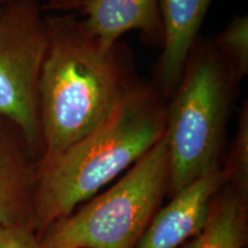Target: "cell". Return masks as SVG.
Instances as JSON below:
<instances>
[{"label": "cell", "mask_w": 248, "mask_h": 248, "mask_svg": "<svg viewBox=\"0 0 248 248\" xmlns=\"http://www.w3.org/2000/svg\"><path fill=\"white\" fill-rule=\"evenodd\" d=\"M47 46L38 82L42 157H53L93 131L139 79L133 53L104 47L76 14L46 15Z\"/></svg>", "instance_id": "obj_1"}, {"label": "cell", "mask_w": 248, "mask_h": 248, "mask_svg": "<svg viewBox=\"0 0 248 248\" xmlns=\"http://www.w3.org/2000/svg\"><path fill=\"white\" fill-rule=\"evenodd\" d=\"M167 102L153 82L138 79L93 131L68 150L38 161L37 237L128 171L164 136Z\"/></svg>", "instance_id": "obj_2"}, {"label": "cell", "mask_w": 248, "mask_h": 248, "mask_svg": "<svg viewBox=\"0 0 248 248\" xmlns=\"http://www.w3.org/2000/svg\"><path fill=\"white\" fill-rule=\"evenodd\" d=\"M240 83L213 39H198L167 105L170 198L222 167L229 116Z\"/></svg>", "instance_id": "obj_3"}, {"label": "cell", "mask_w": 248, "mask_h": 248, "mask_svg": "<svg viewBox=\"0 0 248 248\" xmlns=\"http://www.w3.org/2000/svg\"><path fill=\"white\" fill-rule=\"evenodd\" d=\"M166 137L115 184L38 235L40 248H136L168 190Z\"/></svg>", "instance_id": "obj_4"}, {"label": "cell", "mask_w": 248, "mask_h": 248, "mask_svg": "<svg viewBox=\"0 0 248 248\" xmlns=\"http://www.w3.org/2000/svg\"><path fill=\"white\" fill-rule=\"evenodd\" d=\"M38 0H12L0 9V115L17 123L42 156L38 82L47 46Z\"/></svg>", "instance_id": "obj_5"}, {"label": "cell", "mask_w": 248, "mask_h": 248, "mask_svg": "<svg viewBox=\"0 0 248 248\" xmlns=\"http://www.w3.org/2000/svg\"><path fill=\"white\" fill-rule=\"evenodd\" d=\"M38 161L21 126L0 115V226L35 230Z\"/></svg>", "instance_id": "obj_6"}, {"label": "cell", "mask_w": 248, "mask_h": 248, "mask_svg": "<svg viewBox=\"0 0 248 248\" xmlns=\"http://www.w3.org/2000/svg\"><path fill=\"white\" fill-rule=\"evenodd\" d=\"M228 183L222 167L198 178L157 210L136 248H178L207 224L213 197Z\"/></svg>", "instance_id": "obj_7"}, {"label": "cell", "mask_w": 248, "mask_h": 248, "mask_svg": "<svg viewBox=\"0 0 248 248\" xmlns=\"http://www.w3.org/2000/svg\"><path fill=\"white\" fill-rule=\"evenodd\" d=\"M214 0H160L163 45L152 82L162 97H171Z\"/></svg>", "instance_id": "obj_8"}, {"label": "cell", "mask_w": 248, "mask_h": 248, "mask_svg": "<svg viewBox=\"0 0 248 248\" xmlns=\"http://www.w3.org/2000/svg\"><path fill=\"white\" fill-rule=\"evenodd\" d=\"M79 13L104 47H113L121 42V37L135 30L144 44L162 48L160 0H90Z\"/></svg>", "instance_id": "obj_9"}, {"label": "cell", "mask_w": 248, "mask_h": 248, "mask_svg": "<svg viewBox=\"0 0 248 248\" xmlns=\"http://www.w3.org/2000/svg\"><path fill=\"white\" fill-rule=\"evenodd\" d=\"M248 199L225 184L214 195L202 232L184 248H243L247 241Z\"/></svg>", "instance_id": "obj_10"}, {"label": "cell", "mask_w": 248, "mask_h": 248, "mask_svg": "<svg viewBox=\"0 0 248 248\" xmlns=\"http://www.w3.org/2000/svg\"><path fill=\"white\" fill-rule=\"evenodd\" d=\"M222 166L228 183L245 199H248V102L241 106L238 126L229 148V153L223 159Z\"/></svg>", "instance_id": "obj_11"}, {"label": "cell", "mask_w": 248, "mask_h": 248, "mask_svg": "<svg viewBox=\"0 0 248 248\" xmlns=\"http://www.w3.org/2000/svg\"><path fill=\"white\" fill-rule=\"evenodd\" d=\"M218 49L238 78L248 74V16L235 15L218 35L213 38Z\"/></svg>", "instance_id": "obj_12"}, {"label": "cell", "mask_w": 248, "mask_h": 248, "mask_svg": "<svg viewBox=\"0 0 248 248\" xmlns=\"http://www.w3.org/2000/svg\"><path fill=\"white\" fill-rule=\"evenodd\" d=\"M0 248H40V244L31 228L0 226Z\"/></svg>", "instance_id": "obj_13"}, {"label": "cell", "mask_w": 248, "mask_h": 248, "mask_svg": "<svg viewBox=\"0 0 248 248\" xmlns=\"http://www.w3.org/2000/svg\"><path fill=\"white\" fill-rule=\"evenodd\" d=\"M89 1L90 0H47L44 8L57 12H79Z\"/></svg>", "instance_id": "obj_14"}, {"label": "cell", "mask_w": 248, "mask_h": 248, "mask_svg": "<svg viewBox=\"0 0 248 248\" xmlns=\"http://www.w3.org/2000/svg\"><path fill=\"white\" fill-rule=\"evenodd\" d=\"M12 0H0V9L4 7L5 5H7L8 2H11Z\"/></svg>", "instance_id": "obj_15"}]
</instances>
